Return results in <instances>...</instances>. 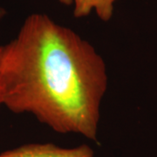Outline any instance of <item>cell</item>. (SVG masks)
<instances>
[{
    "instance_id": "6da1fadb",
    "label": "cell",
    "mask_w": 157,
    "mask_h": 157,
    "mask_svg": "<svg viewBox=\"0 0 157 157\" xmlns=\"http://www.w3.org/2000/svg\"><path fill=\"white\" fill-rule=\"evenodd\" d=\"M3 105L33 114L60 134L97 140L108 75L87 40L44 13L25 18L15 39L3 45Z\"/></svg>"
},
{
    "instance_id": "7a4b0ae2",
    "label": "cell",
    "mask_w": 157,
    "mask_h": 157,
    "mask_svg": "<svg viewBox=\"0 0 157 157\" xmlns=\"http://www.w3.org/2000/svg\"><path fill=\"white\" fill-rule=\"evenodd\" d=\"M0 157H94V153L89 146L85 144L67 148L52 143H36L3 152Z\"/></svg>"
},
{
    "instance_id": "3957f363",
    "label": "cell",
    "mask_w": 157,
    "mask_h": 157,
    "mask_svg": "<svg viewBox=\"0 0 157 157\" xmlns=\"http://www.w3.org/2000/svg\"><path fill=\"white\" fill-rule=\"evenodd\" d=\"M73 8L74 17H84L94 13L102 21L107 22L113 17L114 6L119 0H58Z\"/></svg>"
},
{
    "instance_id": "277c9868",
    "label": "cell",
    "mask_w": 157,
    "mask_h": 157,
    "mask_svg": "<svg viewBox=\"0 0 157 157\" xmlns=\"http://www.w3.org/2000/svg\"><path fill=\"white\" fill-rule=\"evenodd\" d=\"M2 53H3V45H0V106L3 105L4 101V85H3V77H2Z\"/></svg>"
},
{
    "instance_id": "5b68a950",
    "label": "cell",
    "mask_w": 157,
    "mask_h": 157,
    "mask_svg": "<svg viewBox=\"0 0 157 157\" xmlns=\"http://www.w3.org/2000/svg\"><path fill=\"white\" fill-rule=\"evenodd\" d=\"M5 15H6V11H5L3 8H1V7H0V20L4 17Z\"/></svg>"
}]
</instances>
